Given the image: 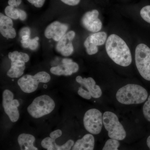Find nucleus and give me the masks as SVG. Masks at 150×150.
Wrapping results in <instances>:
<instances>
[{
  "mask_svg": "<svg viewBox=\"0 0 150 150\" xmlns=\"http://www.w3.org/2000/svg\"><path fill=\"white\" fill-rule=\"evenodd\" d=\"M105 48L108 55L115 64L123 67L131 64L132 57L130 49L118 35H110L106 40Z\"/></svg>",
  "mask_w": 150,
  "mask_h": 150,
  "instance_id": "1",
  "label": "nucleus"
},
{
  "mask_svg": "<svg viewBox=\"0 0 150 150\" xmlns=\"http://www.w3.org/2000/svg\"><path fill=\"white\" fill-rule=\"evenodd\" d=\"M148 93L142 86L129 84L119 89L116 94L118 102L123 104H137L143 103L147 98Z\"/></svg>",
  "mask_w": 150,
  "mask_h": 150,
  "instance_id": "2",
  "label": "nucleus"
},
{
  "mask_svg": "<svg viewBox=\"0 0 150 150\" xmlns=\"http://www.w3.org/2000/svg\"><path fill=\"white\" fill-rule=\"evenodd\" d=\"M56 107V102L52 97L43 94L32 100L27 106V112L32 118L40 119L52 113Z\"/></svg>",
  "mask_w": 150,
  "mask_h": 150,
  "instance_id": "3",
  "label": "nucleus"
},
{
  "mask_svg": "<svg viewBox=\"0 0 150 150\" xmlns=\"http://www.w3.org/2000/svg\"><path fill=\"white\" fill-rule=\"evenodd\" d=\"M51 79V76L48 73L40 71L34 75H24L19 79L18 84L23 92L31 93L37 90L39 83H47Z\"/></svg>",
  "mask_w": 150,
  "mask_h": 150,
  "instance_id": "4",
  "label": "nucleus"
},
{
  "mask_svg": "<svg viewBox=\"0 0 150 150\" xmlns=\"http://www.w3.org/2000/svg\"><path fill=\"white\" fill-rule=\"evenodd\" d=\"M103 121L105 128L108 132V137L110 139L118 141H122L125 139L126 131L116 114L106 111L103 113Z\"/></svg>",
  "mask_w": 150,
  "mask_h": 150,
  "instance_id": "5",
  "label": "nucleus"
},
{
  "mask_svg": "<svg viewBox=\"0 0 150 150\" xmlns=\"http://www.w3.org/2000/svg\"><path fill=\"white\" fill-rule=\"evenodd\" d=\"M136 66L142 77L150 81V48L143 43L139 44L135 50Z\"/></svg>",
  "mask_w": 150,
  "mask_h": 150,
  "instance_id": "6",
  "label": "nucleus"
},
{
  "mask_svg": "<svg viewBox=\"0 0 150 150\" xmlns=\"http://www.w3.org/2000/svg\"><path fill=\"white\" fill-rule=\"evenodd\" d=\"M77 82L81 85L78 89L79 96L86 100L93 98H99L102 95V92L99 86L97 85L95 81L91 77L83 78L78 76L76 79Z\"/></svg>",
  "mask_w": 150,
  "mask_h": 150,
  "instance_id": "7",
  "label": "nucleus"
},
{
  "mask_svg": "<svg viewBox=\"0 0 150 150\" xmlns=\"http://www.w3.org/2000/svg\"><path fill=\"white\" fill-rule=\"evenodd\" d=\"M20 103L15 98L14 94L9 89H5L2 93V106L4 112L13 123H16L20 118Z\"/></svg>",
  "mask_w": 150,
  "mask_h": 150,
  "instance_id": "8",
  "label": "nucleus"
},
{
  "mask_svg": "<svg viewBox=\"0 0 150 150\" xmlns=\"http://www.w3.org/2000/svg\"><path fill=\"white\" fill-rule=\"evenodd\" d=\"M83 122L85 129L89 133L93 135L99 134L103 124L102 113L96 108L89 109L85 113Z\"/></svg>",
  "mask_w": 150,
  "mask_h": 150,
  "instance_id": "9",
  "label": "nucleus"
},
{
  "mask_svg": "<svg viewBox=\"0 0 150 150\" xmlns=\"http://www.w3.org/2000/svg\"><path fill=\"white\" fill-rule=\"evenodd\" d=\"M98 16L99 12L97 10H93L86 13L82 18V24L88 31L98 32L102 26V22L98 18Z\"/></svg>",
  "mask_w": 150,
  "mask_h": 150,
  "instance_id": "10",
  "label": "nucleus"
},
{
  "mask_svg": "<svg viewBox=\"0 0 150 150\" xmlns=\"http://www.w3.org/2000/svg\"><path fill=\"white\" fill-rule=\"evenodd\" d=\"M107 39V34L104 32H98L88 36L84 45L87 53L90 55L96 54L98 51L97 46L104 44Z\"/></svg>",
  "mask_w": 150,
  "mask_h": 150,
  "instance_id": "11",
  "label": "nucleus"
},
{
  "mask_svg": "<svg viewBox=\"0 0 150 150\" xmlns=\"http://www.w3.org/2000/svg\"><path fill=\"white\" fill-rule=\"evenodd\" d=\"M68 26L60 22H53L47 26L44 32V35L48 39L52 38L56 41H59L66 34Z\"/></svg>",
  "mask_w": 150,
  "mask_h": 150,
  "instance_id": "12",
  "label": "nucleus"
},
{
  "mask_svg": "<svg viewBox=\"0 0 150 150\" xmlns=\"http://www.w3.org/2000/svg\"><path fill=\"white\" fill-rule=\"evenodd\" d=\"M75 35L74 31H69L59 41L56 45V50L62 56H68L73 54L74 48L72 40Z\"/></svg>",
  "mask_w": 150,
  "mask_h": 150,
  "instance_id": "13",
  "label": "nucleus"
},
{
  "mask_svg": "<svg viewBox=\"0 0 150 150\" xmlns=\"http://www.w3.org/2000/svg\"><path fill=\"white\" fill-rule=\"evenodd\" d=\"M0 32L4 37L7 38L12 39L16 35L12 19L2 13H0Z\"/></svg>",
  "mask_w": 150,
  "mask_h": 150,
  "instance_id": "14",
  "label": "nucleus"
},
{
  "mask_svg": "<svg viewBox=\"0 0 150 150\" xmlns=\"http://www.w3.org/2000/svg\"><path fill=\"white\" fill-rule=\"evenodd\" d=\"M79 70V65L76 62H72L51 67L50 71L56 76H69L76 73Z\"/></svg>",
  "mask_w": 150,
  "mask_h": 150,
  "instance_id": "15",
  "label": "nucleus"
},
{
  "mask_svg": "<svg viewBox=\"0 0 150 150\" xmlns=\"http://www.w3.org/2000/svg\"><path fill=\"white\" fill-rule=\"evenodd\" d=\"M56 140L50 137L44 138L41 142L42 147L47 150H71L74 144L73 140L70 139L62 145L57 144Z\"/></svg>",
  "mask_w": 150,
  "mask_h": 150,
  "instance_id": "16",
  "label": "nucleus"
},
{
  "mask_svg": "<svg viewBox=\"0 0 150 150\" xmlns=\"http://www.w3.org/2000/svg\"><path fill=\"white\" fill-rule=\"evenodd\" d=\"M95 139L92 134H86L74 143L71 150H93Z\"/></svg>",
  "mask_w": 150,
  "mask_h": 150,
  "instance_id": "17",
  "label": "nucleus"
},
{
  "mask_svg": "<svg viewBox=\"0 0 150 150\" xmlns=\"http://www.w3.org/2000/svg\"><path fill=\"white\" fill-rule=\"evenodd\" d=\"M35 137L32 134L22 133L18 137V142L20 150H38L34 146Z\"/></svg>",
  "mask_w": 150,
  "mask_h": 150,
  "instance_id": "18",
  "label": "nucleus"
},
{
  "mask_svg": "<svg viewBox=\"0 0 150 150\" xmlns=\"http://www.w3.org/2000/svg\"><path fill=\"white\" fill-rule=\"evenodd\" d=\"M25 63L21 61L11 62L10 69L8 71V76L12 79L20 77L24 73Z\"/></svg>",
  "mask_w": 150,
  "mask_h": 150,
  "instance_id": "19",
  "label": "nucleus"
},
{
  "mask_svg": "<svg viewBox=\"0 0 150 150\" xmlns=\"http://www.w3.org/2000/svg\"><path fill=\"white\" fill-rule=\"evenodd\" d=\"M8 58L11 59V62L21 61L25 63L28 62L30 59L29 56L27 54L17 51L9 53Z\"/></svg>",
  "mask_w": 150,
  "mask_h": 150,
  "instance_id": "20",
  "label": "nucleus"
},
{
  "mask_svg": "<svg viewBox=\"0 0 150 150\" xmlns=\"http://www.w3.org/2000/svg\"><path fill=\"white\" fill-rule=\"evenodd\" d=\"M5 13L6 16L11 19L16 20L19 18V9L8 6L5 9Z\"/></svg>",
  "mask_w": 150,
  "mask_h": 150,
  "instance_id": "21",
  "label": "nucleus"
},
{
  "mask_svg": "<svg viewBox=\"0 0 150 150\" xmlns=\"http://www.w3.org/2000/svg\"><path fill=\"white\" fill-rule=\"evenodd\" d=\"M22 46L23 48H29L30 50H35L38 48V40L35 38L33 39H28L27 40H21Z\"/></svg>",
  "mask_w": 150,
  "mask_h": 150,
  "instance_id": "22",
  "label": "nucleus"
},
{
  "mask_svg": "<svg viewBox=\"0 0 150 150\" xmlns=\"http://www.w3.org/2000/svg\"><path fill=\"white\" fill-rule=\"evenodd\" d=\"M120 143L118 140L110 139L105 142L102 150H118Z\"/></svg>",
  "mask_w": 150,
  "mask_h": 150,
  "instance_id": "23",
  "label": "nucleus"
},
{
  "mask_svg": "<svg viewBox=\"0 0 150 150\" xmlns=\"http://www.w3.org/2000/svg\"><path fill=\"white\" fill-rule=\"evenodd\" d=\"M140 15L144 20L150 23V6H146L142 9Z\"/></svg>",
  "mask_w": 150,
  "mask_h": 150,
  "instance_id": "24",
  "label": "nucleus"
},
{
  "mask_svg": "<svg viewBox=\"0 0 150 150\" xmlns=\"http://www.w3.org/2000/svg\"><path fill=\"white\" fill-rule=\"evenodd\" d=\"M143 111L145 118L150 122V95L144 105Z\"/></svg>",
  "mask_w": 150,
  "mask_h": 150,
  "instance_id": "25",
  "label": "nucleus"
},
{
  "mask_svg": "<svg viewBox=\"0 0 150 150\" xmlns=\"http://www.w3.org/2000/svg\"><path fill=\"white\" fill-rule=\"evenodd\" d=\"M30 4H32L35 7L41 8L44 5L46 0H27Z\"/></svg>",
  "mask_w": 150,
  "mask_h": 150,
  "instance_id": "26",
  "label": "nucleus"
},
{
  "mask_svg": "<svg viewBox=\"0 0 150 150\" xmlns=\"http://www.w3.org/2000/svg\"><path fill=\"white\" fill-rule=\"evenodd\" d=\"M62 131L61 129H56L51 132L50 134V137L56 140L62 136Z\"/></svg>",
  "mask_w": 150,
  "mask_h": 150,
  "instance_id": "27",
  "label": "nucleus"
},
{
  "mask_svg": "<svg viewBox=\"0 0 150 150\" xmlns=\"http://www.w3.org/2000/svg\"><path fill=\"white\" fill-rule=\"evenodd\" d=\"M61 1L68 5L74 6L79 4L81 0H61Z\"/></svg>",
  "mask_w": 150,
  "mask_h": 150,
  "instance_id": "28",
  "label": "nucleus"
},
{
  "mask_svg": "<svg viewBox=\"0 0 150 150\" xmlns=\"http://www.w3.org/2000/svg\"><path fill=\"white\" fill-rule=\"evenodd\" d=\"M21 37L24 35H30V30L28 27L23 28L19 33Z\"/></svg>",
  "mask_w": 150,
  "mask_h": 150,
  "instance_id": "29",
  "label": "nucleus"
},
{
  "mask_svg": "<svg viewBox=\"0 0 150 150\" xmlns=\"http://www.w3.org/2000/svg\"><path fill=\"white\" fill-rule=\"evenodd\" d=\"M19 18L21 20L24 21L27 17V14L26 12L22 10L19 9Z\"/></svg>",
  "mask_w": 150,
  "mask_h": 150,
  "instance_id": "30",
  "label": "nucleus"
},
{
  "mask_svg": "<svg viewBox=\"0 0 150 150\" xmlns=\"http://www.w3.org/2000/svg\"><path fill=\"white\" fill-rule=\"evenodd\" d=\"M8 4L9 6L13 7L15 8L18 6L16 0H8Z\"/></svg>",
  "mask_w": 150,
  "mask_h": 150,
  "instance_id": "31",
  "label": "nucleus"
},
{
  "mask_svg": "<svg viewBox=\"0 0 150 150\" xmlns=\"http://www.w3.org/2000/svg\"><path fill=\"white\" fill-rule=\"evenodd\" d=\"M72 62V60L69 59H63L62 61V62L63 64H66V63H70V62Z\"/></svg>",
  "mask_w": 150,
  "mask_h": 150,
  "instance_id": "32",
  "label": "nucleus"
},
{
  "mask_svg": "<svg viewBox=\"0 0 150 150\" xmlns=\"http://www.w3.org/2000/svg\"><path fill=\"white\" fill-rule=\"evenodd\" d=\"M22 40H27L30 38V36L29 35H24L21 37Z\"/></svg>",
  "mask_w": 150,
  "mask_h": 150,
  "instance_id": "33",
  "label": "nucleus"
},
{
  "mask_svg": "<svg viewBox=\"0 0 150 150\" xmlns=\"http://www.w3.org/2000/svg\"><path fill=\"white\" fill-rule=\"evenodd\" d=\"M147 144L150 150V136H149L147 139Z\"/></svg>",
  "mask_w": 150,
  "mask_h": 150,
  "instance_id": "34",
  "label": "nucleus"
},
{
  "mask_svg": "<svg viewBox=\"0 0 150 150\" xmlns=\"http://www.w3.org/2000/svg\"><path fill=\"white\" fill-rule=\"evenodd\" d=\"M22 2L21 0H17V3L18 6H19L21 4Z\"/></svg>",
  "mask_w": 150,
  "mask_h": 150,
  "instance_id": "35",
  "label": "nucleus"
},
{
  "mask_svg": "<svg viewBox=\"0 0 150 150\" xmlns=\"http://www.w3.org/2000/svg\"><path fill=\"white\" fill-rule=\"evenodd\" d=\"M35 38V39H36V40H38H38H39V38L38 37H36Z\"/></svg>",
  "mask_w": 150,
  "mask_h": 150,
  "instance_id": "36",
  "label": "nucleus"
}]
</instances>
